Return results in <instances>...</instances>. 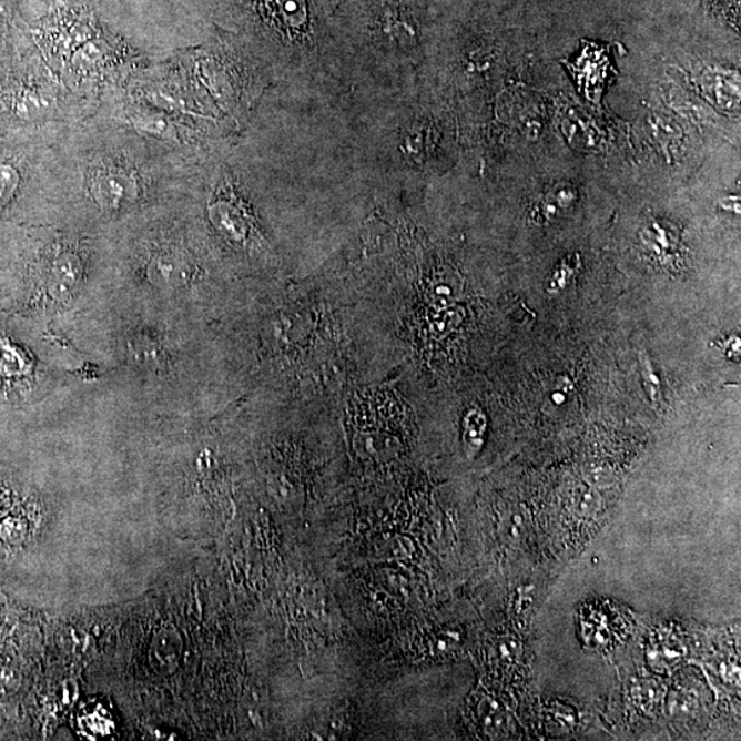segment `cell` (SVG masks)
Segmentation results:
<instances>
[{
  "label": "cell",
  "mask_w": 741,
  "mask_h": 741,
  "mask_svg": "<svg viewBox=\"0 0 741 741\" xmlns=\"http://www.w3.org/2000/svg\"><path fill=\"white\" fill-rule=\"evenodd\" d=\"M29 364L24 355L16 346L0 341V376L19 378L26 375Z\"/></svg>",
  "instance_id": "cell-4"
},
{
  "label": "cell",
  "mask_w": 741,
  "mask_h": 741,
  "mask_svg": "<svg viewBox=\"0 0 741 741\" xmlns=\"http://www.w3.org/2000/svg\"><path fill=\"white\" fill-rule=\"evenodd\" d=\"M87 183L92 200L103 210L113 212L136 204L142 191L138 172L113 161L92 168Z\"/></svg>",
  "instance_id": "cell-1"
},
{
  "label": "cell",
  "mask_w": 741,
  "mask_h": 741,
  "mask_svg": "<svg viewBox=\"0 0 741 741\" xmlns=\"http://www.w3.org/2000/svg\"><path fill=\"white\" fill-rule=\"evenodd\" d=\"M640 364L642 369V379H644L648 396H650L653 403L661 402V380H659L656 369L652 367L650 357L644 355V353H640Z\"/></svg>",
  "instance_id": "cell-6"
},
{
  "label": "cell",
  "mask_w": 741,
  "mask_h": 741,
  "mask_svg": "<svg viewBox=\"0 0 741 741\" xmlns=\"http://www.w3.org/2000/svg\"><path fill=\"white\" fill-rule=\"evenodd\" d=\"M11 110L16 118L26 121H37L44 118L53 109V102L43 89L37 85H27L11 94Z\"/></svg>",
  "instance_id": "cell-2"
},
{
  "label": "cell",
  "mask_w": 741,
  "mask_h": 741,
  "mask_svg": "<svg viewBox=\"0 0 741 741\" xmlns=\"http://www.w3.org/2000/svg\"><path fill=\"white\" fill-rule=\"evenodd\" d=\"M130 123L138 132L152 138L173 139V133H175L171 121L165 115L149 109H138L132 112Z\"/></svg>",
  "instance_id": "cell-3"
},
{
  "label": "cell",
  "mask_w": 741,
  "mask_h": 741,
  "mask_svg": "<svg viewBox=\"0 0 741 741\" xmlns=\"http://www.w3.org/2000/svg\"><path fill=\"white\" fill-rule=\"evenodd\" d=\"M21 185L19 166L11 161H0V211L14 200Z\"/></svg>",
  "instance_id": "cell-5"
}]
</instances>
